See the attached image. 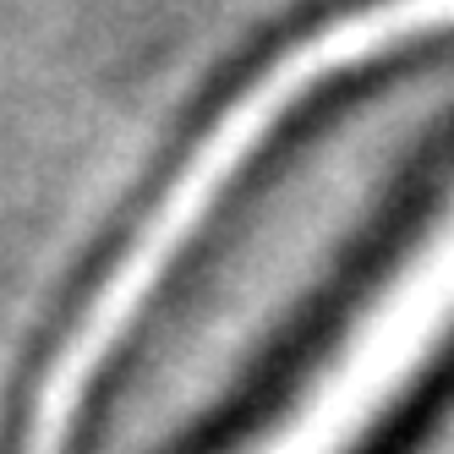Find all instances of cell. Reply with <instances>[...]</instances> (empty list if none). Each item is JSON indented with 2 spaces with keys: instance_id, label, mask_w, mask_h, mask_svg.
Listing matches in <instances>:
<instances>
[{
  "instance_id": "cell-1",
  "label": "cell",
  "mask_w": 454,
  "mask_h": 454,
  "mask_svg": "<svg viewBox=\"0 0 454 454\" xmlns=\"http://www.w3.org/2000/svg\"><path fill=\"white\" fill-rule=\"evenodd\" d=\"M143 454H148V449H143Z\"/></svg>"
}]
</instances>
